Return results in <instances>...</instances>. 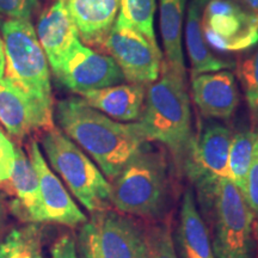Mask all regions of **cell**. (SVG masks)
<instances>
[{"label":"cell","mask_w":258,"mask_h":258,"mask_svg":"<svg viewBox=\"0 0 258 258\" xmlns=\"http://www.w3.org/2000/svg\"><path fill=\"white\" fill-rule=\"evenodd\" d=\"M5 74V50H4V42L0 37V78H4Z\"/></svg>","instance_id":"31"},{"label":"cell","mask_w":258,"mask_h":258,"mask_svg":"<svg viewBox=\"0 0 258 258\" xmlns=\"http://www.w3.org/2000/svg\"><path fill=\"white\" fill-rule=\"evenodd\" d=\"M40 0H0V24L5 21H29L37 9Z\"/></svg>","instance_id":"27"},{"label":"cell","mask_w":258,"mask_h":258,"mask_svg":"<svg viewBox=\"0 0 258 258\" xmlns=\"http://www.w3.org/2000/svg\"><path fill=\"white\" fill-rule=\"evenodd\" d=\"M232 132L222 124L212 123L194 139L183 170L195 184L202 180L228 178V157Z\"/></svg>","instance_id":"12"},{"label":"cell","mask_w":258,"mask_h":258,"mask_svg":"<svg viewBox=\"0 0 258 258\" xmlns=\"http://www.w3.org/2000/svg\"><path fill=\"white\" fill-rule=\"evenodd\" d=\"M160 31L165 49V62L173 73L185 79L183 54V22L185 0H159Z\"/></svg>","instance_id":"21"},{"label":"cell","mask_w":258,"mask_h":258,"mask_svg":"<svg viewBox=\"0 0 258 258\" xmlns=\"http://www.w3.org/2000/svg\"><path fill=\"white\" fill-rule=\"evenodd\" d=\"M194 186L203 220L211 222L214 257L254 258V217L232 180H203Z\"/></svg>","instance_id":"3"},{"label":"cell","mask_w":258,"mask_h":258,"mask_svg":"<svg viewBox=\"0 0 258 258\" xmlns=\"http://www.w3.org/2000/svg\"><path fill=\"white\" fill-rule=\"evenodd\" d=\"M28 153L37 173L46 222L72 228L83 226L88 221V218L71 198L59 177L48 166L36 141L32 140L29 144Z\"/></svg>","instance_id":"13"},{"label":"cell","mask_w":258,"mask_h":258,"mask_svg":"<svg viewBox=\"0 0 258 258\" xmlns=\"http://www.w3.org/2000/svg\"><path fill=\"white\" fill-rule=\"evenodd\" d=\"M53 73L64 88L78 95L124 80L123 73L112 57L97 53L82 42L70 50Z\"/></svg>","instance_id":"10"},{"label":"cell","mask_w":258,"mask_h":258,"mask_svg":"<svg viewBox=\"0 0 258 258\" xmlns=\"http://www.w3.org/2000/svg\"><path fill=\"white\" fill-rule=\"evenodd\" d=\"M245 202L252 212L253 217L258 218V141L254 148L252 163L246 177V184L243 192Z\"/></svg>","instance_id":"29"},{"label":"cell","mask_w":258,"mask_h":258,"mask_svg":"<svg viewBox=\"0 0 258 258\" xmlns=\"http://www.w3.org/2000/svg\"><path fill=\"white\" fill-rule=\"evenodd\" d=\"M51 258H79L76 239L72 234H62L57 238L50 250Z\"/></svg>","instance_id":"30"},{"label":"cell","mask_w":258,"mask_h":258,"mask_svg":"<svg viewBox=\"0 0 258 258\" xmlns=\"http://www.w3.org/2000/svg\"><path fill=\"white\" fill-rule=\"evenodd\" d=\"M156 9V0H120L118 17L158 46L154 32Z\"/></svg>","instance_id":"24"},{"label":"cell","mask_w":258,"mask_h":258,"mask_svg":"<svg viewBox=\"0 0 258 258\" xmlns=\"http://www.w3.org/2000/svg\"><path fill=\"white\" fill-rule=\"evenodd\" d=\"M172 240L178 258H215L207 222L199 211L195 194L189 189L182 198Z\"/></svg>","instance_id":"16"},{"label":"cell","mask_w":258,"mask_h":258,"mask_svg":"<svg viewBox=\"0 0 258 258\" xmlns=\"http://www.w3.org/2000/svg\"><path fill=\"white\" fill-rule=\"evenodd\" d=\"M137 124L147 143L157 141L166 146L183 169L194 143L191 106L185 79L173 73L165 61L159 78L148 84L144 111Z\"/></svg>","instance_id":"2"},{"label":"cell","mask_w":258,"mask_h":258,"mask_svg":"<svg viewBox=\"0 0 258 258\" xmlns=\"http://www.w3.org/2000/svg\"><path fill=\"white\" fill-rule=\"evenodd\" d=\"M41 145L50 166L90 213L109 209L111 183L86 153L59 128L43 132Z\"/></svg>","instance_id":"5"},{"label":"cell","mask_w":258,"mask_h":258,"mask_svg":"<svg viewBox=\"0 0 258 258\" xmlns=\"http://www.w3.org/2000/svg\"><path fill=\"white\" fill-rule=\"evenodd\" d=\"M258 134L252 131H240L232 137L228 157V179L243 195L246 177L252 163Z\"/></svg>","instance_id":"22"},{"label":"cell","mask_w":258,"mask_h":258,"mask_svg":"<svg viewBox=\"0 0 258 258\" xmlns=\"http://www.w3.org/2000/svg\"><path fill=\"white\" fill-rule=\"evenodd\" d=\"M54 109L0 78V123L12 137L22 140L36 132L54 127Z\"/></svg>","instance_id":"11"},{"label":"cell","mask_w":258,"mask_h":258,"mask_svg":"<svg viewBox=\"0 0 258 258\" xmlns=\"http://www.w3.org/2000/svg\"><path fill=\"white\" fill-rule=\"evenodd\" d=\"M16 147L0 129V184L9 183L15 166Z\"/></svg>","instance_id":"28"},{"label":"cell","mask_w":258,"mask_h":258,"mask_svg":"<svg viewBox=\"0 0 258 258\" xmlns=\"http://www.w3.org/2000/svg\"><path fill=\"white\" fill-rule=\"evenodd\" d=\"M35 31L53 72L70 50L80 42L63 0H56L42 12Z\"/></svg>","instance_id":"15"},{"label":"cell","mask_w":258,"mask_h":258,"mask_svg":"<svg viewBox=\"0 0 258 258\" xmlns=\"http://www.w3.org/2000/svg\"><path fill=\"white\" fill-rule=\"evenodd\" d=\"M79 258H150L146 232L133 219L110 209L93 213L80 226Z\"/></svg>","instance_id":"7"},{"label":"cell","mask_w":258,"mask_h":258,"mask_svg":"<svg viewBox=\"0 0 258 258\" xmlns=\"http://www.w3.org/2000/svg\"><path fill=\"white\" fill-rule=\"evenodd\" d=\"M79 40L102 48L120 12V0H63Z\"/></svg>","instance_id":"17"},{"label":"cell","mask_w":258,"mask_h":258,"mask_svg":"<svg viewBox=\"0 0 258 258\" xmlns=\"http://www.w3.org/2000/svg\"><path fill=\"white\" fill-rule=\"evenodd\" d=\"M194 102L203 116L228 120L239 104V91L230 71L202 73L192 77Z\"/></svg>","instance_id":"14"},{"label":"cell","mask_w":258,"mask_h":258,"mask_svg":"<svg viewBox=\"0 0 258 258\" xmlns=\"http://www.w3.org/2000/svg\"><path fill=\"white\" fill-rule=\"evenodd\" d=\"M60 129L92 158L109 182L146 145L137 122L121 123L90 106L82 97L56 104Z\"/></svg>","instance_id":"1"},{"label":"cell","mask_w":258,"mask_h":258,"mask_svg":"<svg viewBox=\"0 0 258 258\" xmlns=\"http://www.w3.org/2000/svg\"><path fill=\"white\" fill-rule=\"evenodd\" d=\"M202 30L208 46L221 53L249 49L258 43V14L237 0H207Z\"/></svg>","instance_id":"8"},{"label":"cell","mask_w":258,"mask_h":258,"mask_svg":"<svg viewBox=\"0 0 258 258\" xmlns=\"http://www.w3.org/2000/svg\"><path fill=\"white\" fill-rule=\"evenodd\" d=\"M42 258H43V257H42Z\"/></svg>","instance_id":"33"},{"label":"cell","mask_w":258,"mask_h":258,"mask_svg":"<svg viewBox=\"0 0 258 258\" xmlns=\"http://www.w3.org/2000/svg\"><path fill=\"white\" fill-rule=\"evenodd\" d=\"M0 258H42L40 228L29 225L10 232L0 243Z\"/></svg>","instance_id":"23"},{"label":"cell","mask_w":258,"mask_h":258,"mask_svg":"<svg viewBox=\"0 0 258 258\" xmlns=\"http://www.w3.org/2000/svg\"><path fill=\"white\" fill-rule=\"evenodd\" d=\"M110 183L111 205L122 214L156 219L169 207L171 188L166 160L147 145Z\"/></svg>","instance_id":"4"},{"label":"cell","mask_w":258,"mask_h":258,"mask_svg":"<svg viewBox=\"0 0 258 258\" xmlns=\"http://www.w3.org/2000/svg\"><path fill=\"white\" fill-rule=\"evenodd\" d=\"M150 258H178L175 251L172 233L166 224H159L146 232Z\"/></svg>","instance_id":"26"},{"label":"cell","mask_w":258,"mask_h":258,"mask_svg":"<svg viewBox=\"0 0 258 258\" xmlns=\"http://www.w3.org/2000/svg\"><path fill=\"white\" fill-rule=\"evenodd\" d=\"M80 97L91 108L118 122H137L143 115L146 88L141 84H122L91 90Z\"/></svg>","instance_id":"18"},{"label":"cell","mask_w":258,"mask_h":258,"mask_svg":"<svg viewBox=\"0 0 258 258\" xmlns=\"http://www.w3.org/2000/svg\"><path fill=\"white\" fill-rule=\"evenodd\" d=\"M241 2H244L245 4L249 6L250 10L258 14V0H241Z\"/></svg>","instance_id":"32"},{"label":"cell","mask_w":258,"mask_h":258,"mask_svg":"<svg viewBox=\"0 0 258 258\" xmlns=\"http://www.w3.org/2000/svg\"><path fill=\"white\" fill-rule=\"evenodd\" d=\"M10 186L16 195L14 212L17 217L35 224L46 222L37 173L30 158L21 147H16L15 166Z\"/></svg>","instance_id":"19"},{"label":"cell","mask_w":258,"mask_h":258,"mask_svg":"<svg viewBox=\"0 0 258 258\" xmlns=\"http://www.w3.org/2000/svg\"><path fill=\"white\" fill-rule=\"evenodd\" d=\"M238 77L243 85L247 104L252 110H258V48L241 61L238 67Z\"/></svg>","instance_id":"25"},{"label":"cell","mask_w":258,"mask_h":258,"mask_svg":"<svg viewBox=\"0 0 258 258\" xmlns=\"http://www.w3.org/2000/svg\"><path fill=\"white\" fill-rule=\"evenodd\" d=\"M5 50L4 78L16 88L53 108L49 63L29 21H5L0 24Z\"/></svg>","instance_id":"6"},{"label":"cell","mask_w":258,"mask_h":258,"mask_svg":"<svg viewBox=\"0 0 258 258\" xmlns=\"http://www.w3.org/2000/svg\"><path fill=\"white\" fill-rule=\"evenodd\" d=\"M102 49L109 53L129 83L148 85L159 78L163 63L159 47L118 16Z\"/></svg>","instance_id":"9"},{"label":"cell","mask_w":258,"mask_h":258,"mask_svg":"<svg viewBox=\"0 0 258 258\" xmlns=\"http://www.w3.org/2000/svg\"><path fill=\"white\" fill-rule=\"evenodd\" d=\"M207 0H191L185 22V48L192 77L218 72L233 67V62L215 55L209 48L202 30V12Z\"/></svg>","instance_id":"20"}]
</instances>
